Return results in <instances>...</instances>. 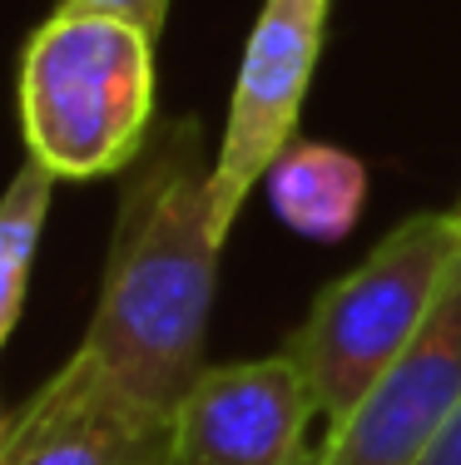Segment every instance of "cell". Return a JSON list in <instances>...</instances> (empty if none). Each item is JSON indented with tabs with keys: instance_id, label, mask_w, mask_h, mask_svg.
<instances>
[{
	"instance_id": "cell-12",
	"label": "cell",
	"mask_w": 461,
	"mask_h": 465,
	"mask_svg": "<svg viewBox=\"0 0 461 465\" xmlns=\"http://www.w3.org/2000/svg\"><path fill=\"white\" fill-rule=\"evenodd\" d=\"M456 213H461V203H456Z\"/></svg>"
},
{
	"instance_id": "cell-1",
	"label": "cell",
	"mask_w": 461,
	"mask_h": 465,
	"mask_svg": "<svg viewBox=\"0 0 461 465\" xmlns=\"http://www.w3.org/2000/svg\"><path fill=\"white\" fill-rule=\"evenodd\" d=\"M214 159L199 119H164L125 169L95 317L80 347L125 391L159 411L204 376L208 307L218 282Z\"/></svg>"
},
{
	"instance_id": "cell-11",
	"label": "cell",
	"mask_w": 461,
	"mask_h": 465,
	"mask_svg": "<svg viewBox=\"0 0 461 465\" xmlns=\"http://www.w3.org/2000/svg\"><path fill=\"white\" fill-rule=\"evenodd\" d=\"M416 465H461V406L452 411V420H446V430L432 440V450H426Z\"/></svg>"
},
{
	"instance_id": "cell-8",
	"label": "cell",
	"mask_w": 461,
	"mask_h": 465,
	"mask_svg": "<svg viewBox=\"0 0 461 465\" xmlns=\"http://www.w3.org/2000/svg\"><path fill=\"white\" fill-rule=\"evenodd\" d=\"M268 208L307 242H343L367 203V169L357 153L317 139H293L268 169Z\"/></svg>"
},
{
	"instance_id": "cell-13",
	"label": "cell",
	"mask_w": 461,
	"mask_h": 465,
	"mask_svg": "<svg viewBox=\"0 0 461 465\" xmlns=\"http://www.w3.org/2000/svg\"><path fill=\"white\" fill-rule=\"evenodd\" d=\"M313 465H317V456H313Z\"/></svg>"
},
{
	"instance_id": "cell-9",
	"label": "cell",
	"mask_w": 461,
	"mask_h": 465,
	"mask_svg": "<svg viewBox=\"0 0 461 465\" xmlns=\"http://www.w3.org/2000/svg\"><path fill=\"white\" fill-rule=\"evenodd\" d=\"M60 173L45 169L35 153H25V163L15 169L5 198H0V341L15 331L20 312H25L30 292V268L40 252V232L50 218V198Z\"/></svg>"
},
{
	"instance_id": "cell-2",
	"label": "cell",
	"mask_w": 461,
	"mask_h": 465,
	"mask_svg": "<svg viewBox=\"0 0 461 465\" xmlns=\"http://www.w3.org/2000/svg\"><path fill=\"white\" fill-rule=\"evenodd\" d=\"M25 149L60 179H100L154 134V35L115 15L55 10L20 54Z\"/></svg>"
},
{
	"instance_id": "cell-7",
	"label": "cell",
	"mask_w": 461,
	"mask_h": 465,
	"mask_svg": "<svg viewBox=\"0 0 461 465\" xmlns=\"http://www.w3.org/2000/svg\"><path fill=\"white\" fill-rule=\"evenodd\" d=\"M313 386L288 351L204 367L174 411L179 465H313Z\"/></svg>"
},
{
	"instance_id": "cell-5",
	"label": "cell",
	"mask_w": 461,
	"mask_h": 465,
	"mask_svg": "<svg viewBox=\"0 0 461 465\" xmlns=\"http://www.w3.org/2000/svg\"><path fill=\"white\" fill-rule=\"evenodd\" d=\"M0 465H179V426L80 347L10 411Z\"/></svg>"
},
{
	"instance_id": "cell-4",
	"label": "cell",
	"mask_w": 461,
	"mask_h": 465,
	"mask_svg": "<svg viewBox=\"0 0 461 465\" xmlns=\"http://www.w3.org/2000/svg\"><path fill=\"white\" fill-rule=\"evenodd\" d=\"M327 30V0H263L254 35L244 45L228 124L214 153V232H234L238 208L268 179L278 153L293 143L303 94L313 84Z\"/></svg>"
},
{
	"instance_id": "cell-6",
	"label": "cell",
	"mask_w": 461,
	"mask_h": 465,
	"mask_svg": "<svg viewBox=\"0 0 461 465\" xmlns=\"http://www.w3.org/2000/svg\"><path fill=\"white\" fill-rule=\"evenodd\" d=\"M461 406V258L416 341L377 376L362 406L327 430L317 465H416Z\"/></svg>"
},
{
	"instance_id": "cell-10",
	"label": "cell",
	"mask_w": 461,
	"mask_h": 465,
	"mask_svg": "<svg viewBox=\"0 0 461 465\" xmlns=\"http://www.w3.org/2000/svg\"><path fill=\"white\" fill-rule=\"evenodd\" d=\"M55 10H90V15H115L139 25L145 35L159 40L164 20H169V0H60Z\"/></svg>"
},
{
	"instance_id": "cell-3",
	"label": "cell",
	"mask_w": 461,
	"mask_h": 465,
	"mask_svg": "<svg viewBox=\"0 0 461 465\" xmlns=\"http://www.w3.org/2000/svg\"><path fill=\"white\" fill-rule=\"evenodd\" d=\"M461 258V213H412L367 258L317 292L313 312L288 337V357L313 386L317 416L337 430L426 327Z\"/></svg>"
}]
</instances>
